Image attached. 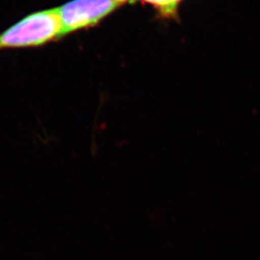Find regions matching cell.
Here are the masks:
<instances>
[{
	"mask_svg": "<svg viewBox=\"0 0 260 260\" xmlns=\"http://www.w3.org/2000/svg\"><path fill=\"white\" fill-rule=\"evenodd\" d=\"M181 1H182V0H176V2H177V5H178V4H179Z\"/></svg>",
	"mask_w": 260,
	"mask_h": 260,
	"instance_id": "obj_4",
	"label": "cell"
},
{
	"mask_svg": "<svg viewBox=\"0 0 260 260\" xmlns=\"http://www.w3.org/2000/svg\"><path fill=\"white\" fill-rule=\"evenodd\" d=\"M117 4H119V5H121V4H123V3H127V2H132V1H134V0H114Z\"/></svg>",
	"mask_w": 260,
	"mask_h": 260,
	"instance_id": "obj_3",
	"label": "cell"
},
{
	"mask_svg": "<svg viewBox=\"0 0 260 260\" xmlns=\"http://www.w3.org/2000/svg\"><path fill=\"white\" fill-rule=\"evenodd\" d=\"M62 36L59 8L33 13L0 34V50L44 46Z\"/></svg>",
	"mask_w": 260,
	"mask_h": 260,
	"instance_id": "obj_1",
	"label": "cell"
},
{
	"mask_svg": "<svg viewBox=\"0 0 260 260\" xmlns=\"http://www.w3.org/2000/svg\"><path fill=\"white\" fill-rule=\"evenodd\" d=\"M120 5L114 0H73L59 8L62 36L99 24Z\"/></svg>",
	"mask_w": 260,
	"mask_h": 260,
	"instance_id": "obj_2",
	"label": "cell"
}]
</instances>
